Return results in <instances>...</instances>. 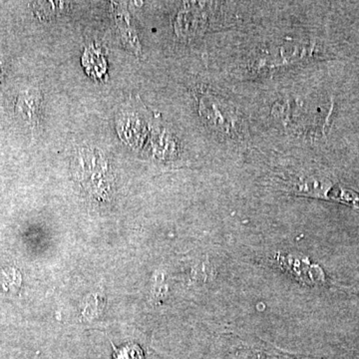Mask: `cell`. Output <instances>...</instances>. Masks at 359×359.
Here are the masks:
<instances>
[{
	"mask_svg": "<svg viewBox=\"0 0 359 359\" xmlns=\"http://www.w3.org/2000/svg\"><path fill=\"white\" fill-rule=\"evenodd\" d=\"M72 169L78 181L94 199L109 197L112 175L109 163L102 152L96 149H81L73 161Z\"/></svg>",
	"mask_w": 359,
	"mask_h": 359,
	"instance_id": "6da1fadb",
	"label": "cell"
},
{
	"mask_svg": "<svg viewBox=\"0 0 359 359\" xmlns=\"http://www.w3.org/2000/svg\"><path fill=\"white\" fill-rule=\"evenodd\" d=\"M40 108L41 96L37 90H27L20 93L16 99V114L30 125H36L39 123Z\"/></svg>",
	"mask_w": 359,
	"mask_h": 359,
	"instance_id": "7a4b0ae2",
	"label": "cell"
}]
</instances>
